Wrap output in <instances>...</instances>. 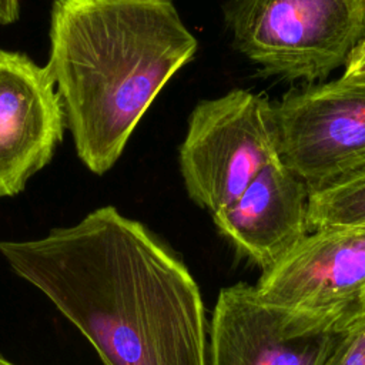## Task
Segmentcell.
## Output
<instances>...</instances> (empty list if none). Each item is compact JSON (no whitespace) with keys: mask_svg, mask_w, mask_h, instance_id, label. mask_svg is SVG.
<instances>
[{"mask_svg":"<svg viewBox=\"0 0 365 365\" xmlns=\"http://www.w3.org/2000/svg\"><path fill=\"white\" fill-rule=\"evenodd\" d=\"M0 255L90 342L103 365H208V322L182 261L113 205Z\"/></svg>","mask_w":365,"mask_h":365,"instance_id":"obj_1","label":"cell"},{"mask_svg":"<svg viewBox=\"0 0 365 365\" xmlns=\"http://www.w3.org/2000/svg\"><path fill=\"white\" fill-rule=\"evenodd\" d=\"M46 64L77 157L103 175L197 51L173 0H54Z\"/></svg>","mask_w":365,"mask_h":365,"instance_id":"obj_2","label":"cell"},{"mask_svg":"<svg viewBox=\"0 0 365 365\" xmlns=\"http://www.w3.org/2000/svg\"><path fill=\"white\" fill-rule=\"evenodd\" d=\"M235 47L267 76L314 83L345 66L365 34V0H230Z\"/></svg>","mask_w":365,"mask_h":365,"instance_id":"obj_3","label":"cell"},{"mask_svg":"<svg viewBox=\"0 0 365 365\" xmlns=\"http://www.w3.org/2000/svg\"><path fill=\"white\" fill-rule=\"evenodd\" d=\"M254 288L289 334L344 329L365 314V227L309 231Z\"/></svg>","mask_w":365,"mask_h":365,"instance_id":"obj_4","label":"cell"},{"mask_svg":"<svg viewBox=\"0 0 365 365\" xmlns=\"http://www.w3.org/2000/svg\"><path fill=\"white\" fill-rule=\"evenodd\" d=\"M278 157L274 104L242 88L200 101L178 150L187 194L211 214L231 204Z\"/></svg>","mask_w":365,"mask_h":365,"instance_id":"obj_5","label":"cell"},{"mask_svg":"<svg viewBox=\"0 0 365 365\" xmlns=\"http://www.w3.org/2000/svg\"><path fill=\"white\" fill-rule=\"evenodd\" d=\"M274 115L279 157L309 194L365 164V86L338 78L289 90Z\"/></svg>","mask_w":365,"mask_h":365,"instance_id":"obj_6","label":"cell"},{"mask_svg":"<svg viewBox=\"0 0 365 365\" xmlns=\"http://www.w3.org/2000/svg\"><path fill=\"white\" fill-rule=\"evenodd\" d=\"M64 128V108L47 66L0 48V198L20 194L50 164Z\"/></svg>","mask_w":365,"mask_h":365,"instance_id":"obj_7","label":"cell"},{"mask_svg":"<svg viewBox=\"0 0 365 365\" xmlns=\"http://www.w3.org/2000/svg\"><path fill=\"white\" fill-rule=\"evenodd\" d=\"M308 200L307 185L278 157L211 215L237 252L264 272L309 234Z\"/></svg>","mask_w":365,"mask_h":365,"instance_id":"obj_8","label":"cell"},{"mask_svg":"<svg viewBox=\"0 0 365 365\" xmlns=\"http://www.w3.org/2000/svg\"><path fill=\"white\" fill-rule=\"evenodd\" d=\"M338 331L289 334L254 285L220 291L208 327V365H325Z\"/></svg>","mask_w":365,"mask_h":365,"instance_id":"obj_9","label":"cell"},{"mask_svg":"<svg viewBox=\"0 0 365 365\" xmlns=\"http://www.w3.org/2000/svg\"><path fill=\"white\" fill-rule=\"evenodd\" d=\"M308 227H365V164L309 194Z\"/></svg>","mask_w":365,"mask_h":365,"instance_id":"obj_10","label":"cell"},{"mask_svg":"<svg viewBox=\"0 0 365 365\" xmlns=\"http://www.w3.org/2000/svg\"><path fill=\"white\" fill-rule=\"evenodd\" d=\"M325 365H365V314L338 331Z\"/></svg>","mask_w":365,"mask_h":365,"instance_id":"obj_11","label":"cell"},{"mask_svg":"<svg viewBox=\"0 0 365 365\" xmlns=\"http://www.w3.org/2000/svg\"><path fill=\"white\" fill-rule=\"evenodd\" d=\"M339 78L354 84L365 86V54L359 57H351L345 63L344 73Z\"/></svg>","mask_w":365,"mask_h":365,"instance_id":"obj_12","label":"cell"},{"mask_svg":"<svg viewBox=\"0 0 365 365\" xmlns=\"http://www.w3.org/2000/svg\"><path fill=\"white\" fill-rule=\"evenodd\" d=\"M365 54V34H364V37L361 38V41L358 43V46L355 47V50L352 51V54H351V57H359V56H364ZM349 57V58H351ZM348 58V60H349Z\"/></svg>","mask_w":365,"mask_h":365,"instance_id":"obj_13","label":"cell"},{"mask_svg":"<svg viewBox=\"0 0 365 365\" xmlns=\"http://www.w3.org/2000/svg\"><path fill=\"white\" fill-rule=\"evenodd\" d=\"M0 365H16V364H13L11 361H9V359L4 358L3 355H0Z\"/></svg>","mask_w":365,"mask_h":365,"instance_id":"obj_14","label":"cell"}]
</instances>
